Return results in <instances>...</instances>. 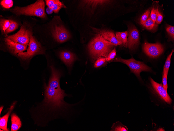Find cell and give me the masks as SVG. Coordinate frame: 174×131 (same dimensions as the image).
<instances>
[{"mask_svg": "<svg viewBox=\"0 0 174 131\" xmlns=\"http://www.w3.org/2000/svg\"><path fill=\"white\" fill-rule=\"evenodd\" d=\"M45 88L44 99L37 107V124L44 126L50 121L58 118L70 122L76 112L74 107L78 104L66 102L64 98L71 96L62 89L58 90L46 85Z\"/></svg>", "mask_w": 174, "mask_h": 131, "instance_id": "1", "label": "cell"}, {"mask_svg": "<svg viewBox=\"0 0 174 131\" xmlns=\"http://www.w3.org/2000/svg\"><path fill=\"white\" fill-rule=\"evenodd\" d=\"M114 45L101 36L96 34L88 45L90 54L94 59L100 57L106 58Z\"/></svg>", "mask_w": 174, "mask_h": 131, "instance_id": "2", "label": "cell"}, {"mask_svg": "<svg viewBox=\"0 0 174 131\" xmlns=\"http://www.w3.org/2000/svg\"><path fill=\"white\" fill-rule=\"evenodd\" d=\"M45 4L43 0H37L35 3L24 7H15L12 11L17 15H24L46 18Z\"/></svg>", "mask_w": 174, "mask_h": 131, "instance_id": "3", "label": "cell"}, {"mask_svg": "<svg viewBox=\"0 0 174 131\" xmlns=\"http://www.w3.org/2000/svg\"><path fill=\"white\" fill-rule=\"evenodd\" d=\"M114 61L122 62L127 65L130 69L131 72L140 78L141 72H150L151 69L142 62L137 61L133 58L128 59H124L121 58H116Z\"/></svg>", "mask_w": 174, "mask_h": 131, "instance_id": "4", "label": "cell"}, {"mask_svg": "<svg viewBox=\"0 0 174 131\" xmlns=\"http://www.w3.org/2000/svg\"><path fill=\"white\" fill-rule=\"evenodd\" d=\"M26 52L19 53L18 56L22 60H29L35 55L43 54L44 50L40 43L38 42L34 37L31 35L28 44V47Z\"/></svg>", "mask_w": 174, "mask_h": 131, "instance_id": "5", "label": "cell"}, {"mask_svg": "<svg viewBox=\"0 0 174 131\" xmlns=\"http://www.w3.org/2000/svg\"><path fill=\"white\" fill-rule=\"evenodd\" d=\"M32 34L30 31L23 25L16 33L11 35H6L5 37L15 42L27 45L29 43Z\"/></svg>", "mask_w": 174, "mask_h": 131, "instance_id": "6", "label": "cell"}, {"mask_svg": "<svg viewBox=\"0 0 174 131\" xmlns=\"http://www.w3.org/2000/svg\"><path fill=\"white\" fill-rule=\"evenodd\" d=\"M150 80L153 92L156 95L163 101L168 104H171L172 100L167 91L164 89L162 84L156 82L151 78Z\"/></svg>", "mask_w": 174, "mask_h": 131, "instance_id": "7", "label": "cell"}, {"mask_svg": "<svg viewBox=\"0 0 174 131\" xmlns=\"http://www.w3.org/2000/svg\"><path fill=\"white\" fill-rule=\"evenodd\" d=\"M143 50L148 56L156 58L162 54L164 49L162 45L159 43L152 44L145 42L143 46Z\"/></svg>", "mask_w": 174, "mask_h": 131, "instance_id": "8", "label": "cell"}, {"mask_svg": "<svg viewBox=\"0 0 174 131\" xmlns=\"http://www.w3.org/2000/svg\"><path fill=\"white\" fill-rule=\"evenodd\" d=\"M52 33L54 39L60 43L67 41L70 37L68 31L62 25H55L53 28Z\"/></svg>", "mask_w": 174, "mask_h": 131, "instance_id": "9", "label": "cell"}, {"mask_svg": "<svg viewBox=\"0 0 174 131\" xmlns=\"http://www.w3.org/2000/svg\"><path fill=\"white\" fill-rule=\"evenodd\" d=\"M91 27L96 34L100 35L104 39L113 44L115 46L122 45V43L117 39L115 35L111 31L105 29Z\"/></svg>", "mask_w": 174, "mask_h": 131, "instance_id": "10", "label": "cell"}, {"mask_svg": "<svg viewBox=\"0 0 174 131\" xmlns=\"http://www.w3.org/2000/svg\"><path fill=\"white\" fill-rule=\"evenodd\" d=\"M139 39V33L136 28L134 26L129 27L128 31L127 47L130 49L133 50L138 44Z\"/></svg>", "mask_w": 174, "mask_h": 131, "instance_id": "11", "label": "cell"}, {"mask_svg": "<svg viewBox=\"0 0 174 131\" xmlns=\"http://www.w3.org/2000/svg\"><path fill=\"white\" fill-rule=\"evenodd\" d=\"M5 41L9 50L15 55L23 52L27 49V45H24L15 42L7 38H5Z\"/></svg>", "mask_w": 174, "mask_h": 131, "instance_id": "12", "label": "cell"}, {"mask_svg": "<svg viewBox=\"0 0 174 131\" xmlns=\"http://www.w3.org/2000/svg\"><path fill=\"white\" fill-rule=\"evenodd\" d=\"M51 67L52 75L48 86L56 89L60 90L61 89L59 84L60 74L55 70L53 66H51Z\"/></svg>", "mask_w": 174, "mask_h": 131, "instance_id": "13", "label": "cell"}, {"mask_svg": "<svg viewBox=\"0 0 174 131\" xmlns=\"http://www.w3.org/2000/svg\"><path fill=\"white\" fill-rule=\"evenodd\" d=\"M60 58L63 62L68 66H70L75 59L73 53L69 51H63L60 54Z\"/></svg>", "mask_w": 174, "mask_h": 131, "instance_id": "14", "label": "cell"}, {"mask_svg": "<svg viewBox=\"0 0 174 131\" xmlns=\"http://www.w3.org/2000/svg\"><path fill=\"white\" fill-rule=\"evenodd\" d=\"M45 1L48 7L51 9L55 13H58L62 8H66L63 3L59 0H47Z\"/></svg>", "mask_w": 174, "mask_h": 131, "instance_id": "15", "label": "cell"}, {"mask_svg": "<svg viewBox=\"0 0 174 131\" xmlns=\"http://www.w3.org/2000/svg\"><path fill=\"white\" fill-rule=\"evenodd\" d=\"M16 102H14L9 108L7 113L0 118V128L4 131H8L7 129L8 119L10 113L14 109Z\"/></svg>", "mask_w": 174, "mask_h": 131, "instance_id": "16", "label": "cell"}, {"mask_svg": "<svg viewBox=\"0 0 174 131\" xmlns=\"http://www.w3.org/2000/svg\"><path fill=\"white\" fill-rule=\"evenodd\" d=\"M11 131H17L21 127V122L18 116L13 113L11 115Z\"/></svg>", "mask_w": 174, "mask_h": 131, "instance_id": "17", "label": "cell"}, {"mask_svg": "<svg viewBox=\"0 0 174 131\" xmlns=\"http://www.w3.org/2000/svg\"><path fill=\"white\" fill-rule=\"evenodd\" d=\"M128 32H117L115 33L116 38L121 42L123 46L126 47H127V41Z\"/></svg>", "mask_w": 174, "mask_h": 131, "instance_id": "18", "label": "cell"}, {"mask_svg": "<svg viewBox=\"0 0 174 131\" xmlns=\"http://www.w3.org/2000/svg\"><path fill=\"white\" fill-rule=\"evenodd\" d=\"M111 131H128L127 127L119 121L113 123L111 127Z\"/></svg>", "mask_w": 174, "mask_h": 131, "instance_id": "19", "label": "cell"}, {"mask_svg": "<svg viewBox=\"0 0 174 131\" xmlns=\"http://www.w3.org/2000/svg\"><path fill=\"white\" fill-rule=\"evenodd\" d=\"M0 29L2 32L5 33V31L9 27L10 22L9 20L1 18L0 22Z\"/></svg>", "mask_w": 174, "mask_h": 131, "instance_id": "20", "label": "cell"}, {"mask_svg": "<svg viewBox=\"0 0 174 131\" xmlns=\"http://www.w3.org/2000/svg\"><path fill=\"white\" fill-rule=\"evenodd\" d=\"M10 22L9 27L5 31V34L10 33L16 29L18 26V24L13 20H9Z\"/></svg>", "mask_w": 174, "mask_h": 131, "instance_id": "21", "label": "cell"}, {"mask_svg": "<svg viewBox=\"0 0 174 131\" xmlns=\"http://www.w3.org/2000/svg\"><path fill=\"white\" fill-rule=\"evenodd\" d=\"M155 24V22L150 17L142 25L147 29L151 30L156 25Z\"/></svg>", "mask_w": 174, "mask_h": 131, "instance_id": "22", "label": "cell"}, {"mask_svg": "<svg viewBox=\"0 0 174 131\" xmlns=\"http://www.w3.org/2000/svg\"><path fill=\"white\" fill-rule=\"evenodd\" d=\"M168 72V71L163 70L162 74V85L164 89L167 91L168 87L167 83Z\"/></svg>", "mask_w": 174, "mask_h": 131, "instance_id": "23", "label": "cell"}, {"mask_svg": "<svg viewBox=\"0 0 174 131\" xmlns=\"http://www.w3.org/2000/svg\"><path fill=\"white\" fill-rule=\"evenodd\" d=\"M174 51V49H173L171 53L167 56L164 65L163 70L168 72L170 65L171 57Z\"/></svg>", "mask_w": 174, "mask_h": 131, "instance_id": "24", "label": "cell"}, {"mask_svg": "<svg viewBox=\"0 0 174 131\" xmlns=\"http://www.w3.org/2000/svg\"><path fill=\"white\" fill-rule=\"evenodd\" d=\"M106 61L105 58L103 57H98L95 62L94 66L95 68L98 67L103 65Z\"/></svg>", "mask_w": 174, "mask_h": 131, "instance_id": "25", "label": "cell"}, {"mask_svg": "<svg viewBox=\"0 0 174 131\" xmlns=\"http://www.w3.org/2000/svg\"><path fill=\"white\" fill-rule=\"evenodd\" d=\"M1 4L4 8L8 9L12 6L13 1L11 0H4L1 1Z\"/></svg>", "mask_w": 174, "mask_h": 131, "instance_id": "26", "label": "cell"}, {"mask_svg": "<svg viewBox=\"0 0 174 131\" xmlns=\"http://www.w3.org/2000/svg\"><path fill=\"white\" fill-rule=\"evenodd\" d=\"M158 12V7H153L152 8L150 13V18L155 22Z\"/></svg>", "mask_w": 174, "mask_h": 131, "instance_id": "27", "label": "cell"}, {"mask_svg": "<svg viewBox=\"0 0 174 131\" xmlns=\"http://www.w3.org/2000/svg\"><path fill=\"white\" fill-rule=\"evenodd\" d=\"M150 10L149 9L147 10L142 15L140 19V22L142 24L149 18L150 13Z\"/></svg>", "mask_w": 174, "mask_h": 131, "instance_id": "28", "label": "cell"}, {"mask_svg": "<svg viewBox=\"0 0 174 131\" xmlns=\"http://www.w3.org/2000/svg\"><path fill=\"white\" fill-rule=\"evenodd\" d=\"M116 55V50L114 48L109 53L105 58L106 61H109L113 59Z\"/></svg>", "mask_w": 174, "mask_h": 131, "instance_id": "29", "label": "cell"}, {"mask_svg": "<svg viewBox=\"0 0 174 131\" xmlns=\"http://www.w3.org/2000/svg\"><path fill=\"white\" fill-rule=\"evenodd\" d=\"M166 30L168 34L173 39L174 38V27L170 25L168 26L166 28Z\"/></svg>", "mask_w": 174, "mask_h": 131, "instance_id": "30", "label": "cell"}, {"mask_svg": "<svg viewBox=\"0 0 174 131\" xmlns=\"http://www.w3.org/2000/svg\"><path fill=\"white\" fill-rule=\"evenodd\" d=\"M163 19L162 15L160 12L158 11L156 19L155 22L157 24H160L162 21Z\"/></svg>", "mask_w": 174, "mask_h": 131, "instance_id": "31", "label": "cell"}, {"mask_svg": "<svg viewBox=\"0 0 174 131\" xmlns=\"http://www.w3.org/2000/svg\"><path fill=\"white\" fill-rule=\"evenodd\" d=\"M46 12L48 14H51L53 13V11L51 9L48 7L46 8Z\"/></svg>", "mask_w": 174, "mask_h": 131, "instance_id": "32", "label": "cell"}, {"mask_svg": "<svg viewBox=\"0 0 174 131\" xmlns=\"http://www.w3.org/2000/svg\"><path fill=\"white\" fill-rule=\"evenodd\" d=\"M3 106H2L1 107H0V114H1V111H2V109H3Z\"/></svg>", "mask_w": 174, "mask_h": 131, "instance_id": "33", "label": "cell"}]
</instances>
